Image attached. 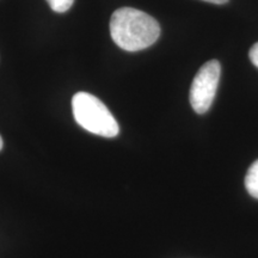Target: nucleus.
Wrapping results in <instances>:
<instances>
[{
    "label": "nucleus",
    "instance_id": "nucleus-1",
    "mask_svg": "<svg viewBox=\"0 0 258 258\" xmlns=\"http://www.w3.org/2000/svg\"><path fill=\"white\" fill-rule=\"evenodd\" d=\"M110 35L118 47L127 51L146 49L160 36V25L152 16L133 8H121L112 14Z\"/></svg>",
    "mask_w": 258,
    "mask_h": 258
},
{
    "label": "nucleus",
    "instance_id": "nucleus-3",
    "mask_svg": "<svg viewBox=\"0 0 258 258\" xmlns=\"http://www.w3.org/2000/svg\"><path fill=\"white\" fill-rule=\"evenodd\" d=\"M221 66L218 60L206 62L196 73L190 88V104L198 114H206L213 104L220 82Z\"/></svg>",
    "mask_w": 258,
    "mask_h": 258
},
{
    "label": "nucleus",
    "instance_id": "nucleus-8",
    "mask_svg": "<svg viewBox=\"0 0 258 258\" xmlns=\"http://www.w3.org/2000/svg\"><path fill=\"white\" fill-rule=\"evenodd\" d=\"M3 145H4V143H3V139L0 137V151L3 150Z\"/></svg>",
    "mask_w": 258,
    "mask_h": 258
},
{
    "label": "nucleus",
    "instance_id": "nucleus-2",
    "mask_svg": "<svg viewBox=\"0 0 258 258\" xmlns=\"http://www.w3.org/2000/svg\"><path fill=\"white\" fill-rule=\"evenodd\" d=\"M74 120L90 133L103 138H115L120 127L104 103L88 92H78L72 98Z\"/></svg>",
    "mask_w": 258,
    "mask_h": 258
},
{
    "label": "nucleus",
    "instance_id": "nucleus-7",
    "mask_svg": "<svg viewBox=\"0 0 258 258\" xmlns=\"http://www.w3.org/2000/svg\"><path fill=\"white\" fill-rule=\"evenodd\" d=\"M203 2L212 3V4H217V5H222V4H226L228 0H203Z\"/></svg>",
    "mask_w": 258,
    "mask_h": 258
},
{
    "label": "nucleus",
    "instance_id": "nucleus-4",
    "mask_svg": "<svg viewBox=\"0 0 258 258\" xmlns=\"http://www.w3.org/2000/svg\"><path fill=\"white\" fill-rule=\"evenodd\" d=\"M245 188L247 192L258 200V160L254 161L245 177Z\"/></svg>",
    "mask_w": 258,
    "mask_h": 258
},
{
    "label": "nucleus",
    "instance_id": "nucleus-6",
    "mask_svg": "<svg viewBox=\"0 0 258 258\" xmlns=\"http://www.w3.org/2000/svg\"><path fill=\"white\" fill-rule=\"evenodd\" d=\"M249 56H250L251 62H252L258 69V42L251 47V49L249 51Z\"/></svg>",
    "mask_w": 258,
    "mask_h": 258
},
{
    "label": "nucleus",
    "instance_id": "nucleus-5",
    "mask_svg": "<svg viewBox=\"0 0 258 258\" xmlns=\"http://www.w3.org/2000/svg\"><path fill=\"white\" fill-rule=\"evenodd\" d=\"M47 3L49 4L53 11L63 14V12L69 11L72 8L74 0H47Z\"/></svg>",
    "mask_w": 258,
    "mask_h": 258
}]
</instances>
